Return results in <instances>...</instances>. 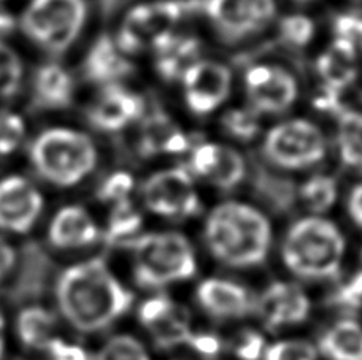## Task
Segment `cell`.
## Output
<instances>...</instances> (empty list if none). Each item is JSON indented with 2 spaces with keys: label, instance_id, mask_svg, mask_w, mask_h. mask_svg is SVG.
Wrapping results in <instances>:
<instances>
[{
  "label": "cell",
  "instance_id": "6da1fadb",
  "mask_svg": "<svg viewBox=\"0 0 362 360\" xmlns=\"http://www.w3.org/2000/svg\"><path fill=\"white\" fill-rule=\"evenodd\" d=\"M56 297L64 316L81 332H97L112 325L134 301V295L102 259L66 270L57 281Z\"/></svg>",
  "mask_w": 362,
  "mask_h": 360
},
{
  "label": "cell",
  "instance_id": "7a4b0ae2",
  "mask_svg": "<svg viewBox=\"0 0 362 360\" xmlns=\"http://www.w3.org/2000/svg\"><path fill=\"white\" fill-rule=\"evenodd\" d=\"M205 241L213 257L226 265L256 267L269 254L272 227L253 205L230 200L218 205L206 217Z\"/></svg>",
  "mask_w": 362,
  "mask_h": 360
},
{
  "label": "cell",
  "instance_id": "3957f363",
  "mask_svg": "<svg viewBox=\"0 0 362 360\" xmlns=\"http://www.w3.org/2000/svg\"><path fill=\"white\" fill-rule=\"evenodd\" d=\"M345 239L334 222L320 216L303 217L288 230L283 260L294 275L305 280L334 278L340 272Z\"/></svg>",
  "mask_w": 362,
  "mask_h": 360
},
{
  "label": "cell",
  "instance_id": "277c9868",
  "mask_svg": "<svg viewBox=\"0 0 362 360\" xmlns=\"http://www.w3.org/2000/svg\"><path fill=\"white\" fill-rule=\"evenodd\" d=\"M134 251L135 281L148 289H158L192 278L197 272L196 254L189 240L177 232L137 236Z\"/></svg>",
  "mask_w": 362,
  "mask_h": 360
},
{
  "label": "cell",
  "instance_id": "5b68a950",
  "mask_svg": "<svg viewBox=\"0 0 362 360\" xmlns=\"http://www.w3.org/2000/svg\"><path fill=\"white\" fill-rule=\"evenodd\" d=\"M35 170L56 186H74L97 165L94 141L72 128H51L38 135L30 146Z\"/></svg>",
  "mask_w": 362,
  "mask_h": 360
},
{
  "label": "cell",
  "instance_id": "8992f818",
  "mask_svg": "<svg viewBox=\"0 0 362 360\" xmlns=\"http://www.w3.org/2000/svg\"><path fill=\"white\" fill-rule=\"evenodd\" d=\"M85 0H32L23 15V30L53 54L67 51L85 25Z\"/></svg>",
  "mask_w": 362,
  "mask_h": 360
},
{
  "label": "cell",
  "instance_id": "52a82bcc",
  "mask_svg": "<svg viewBox=\"0 0 362 360\" xmlns=\"http://www.w3.org/2000/svg\"><path fill=\"white\" fill-rule=\"evenodd\" d=\"M262 152L280 169L305 170L326 157L327 141L315 122L296 118L270 128L262 141Z\"/></svg>",
  "mask_w": 362,
  "mask_h": 360
},
{
  "label": "cell",
  "instance_id": "ba28073f",
  "mask_svg": "<svg viewBox=\"0 0 362 360\" xmlns=\"http://www.w3.org/2000/svg\"><path fill=\"white\" fill-rule=\"evenodd\" d=\"M185 13L186 4L178 0H150L135 5L126 13L115 42L126 56L151 49L159 38L175 32Z\"/></svg>",
  "mask_w": 362,
  "mask_h": 360
},
{
  "label": "cell",
  "instance_id": "9c48e42d",
  "mask_svg": "<svg viewBox=\"0 0 362 360\" xmlns=\"http://www.w3.org/2000/svg\"><path fill=\"white\" fill-rule=\"evenodd\" d=\"M141 198L151 213L169 220H187L202 208L191 173L183 167L154 172L141 186Z\"/></svg>",
  "mask_w": 362,
  "mask_h": 360
},
{
  "label": "cell",
  "instance_id": "30bf717a",
  "mask_svg": "<svg viewBox=\"0 0 362 360\" xmlns=\"http://www.w3.org/2000/svg\"><path fill=\"white\" fill-rule=\"evenodd\" d=\"M205 15L226 43H240L269 28L276 15L275 0H206Z\"/></svg>",
  "mask_w": 362,
  "mask_h": 360
},
{
  "label": "cell",
  "instance_id": "8fae6325",
  "mask_svg": "<svg viewBox=\"0 0 362 360\" xmlns=\"http://www.w3.org/2000/svg\"><path fill=\"white\" fill-rule=\"evenodd\" d=\"M250 108L257 114H281L296 104L299 85L296 76L276 64H256L245 73Z\"/></svg>",
  "mask_w": 362,
  "mask_h": 360
},
{
  "label": "cell",
  "instance_id": "7c38bea8",
  "mask_svg": "<svg viewBox=\"0 0 362 360\" xmlns=\"http://www.w3.org/2000/svg\"><path fill=\"white\" fill-rule=\"evenodd\" d=\"M181 83L187 108L197 116H206L228 100L232 73L221 62L200 59L187 70Z\"/></svg>",
  "mask_w": 362,
  "mask_h": 360
},
{
  "label": "cell",
  "instance_id": "4fadbf2b",
  "mask_svg": "<svg viewBox=\"0 0 362 360\" xmlns=\"http://www.w3.org/2000/svg\"><path fill=\"white\" fill-rule=\"evenodd\" d=\"M191 170L211 186L230 191L240 184L247 175V162L234 148L219 143H202L191 154Z\"/></svg>",
  "mask_w": 362,
  "mask_h": 360
},
{
  "label": "cell",
  "instance_id": "5bb4252c",
  "mask_svg": "<svg viewBox=\"0 0 362 360\" xmlns=\"http://www.w3.org/2000/svg\"><path fill=\"white\" fill-rule=\"evenodd\" d=\"M145 104L141 95L119 83L105 85L99 97L90 105L88 119L103 132H118L144 116Z\"/></svg>",
  "mask_w": 362,
  "mask_h": 360
},
{
  "label": "cell",
  "instance_id": "9a60e30c",
  "mask_svg": "<svg viewBox=\"0 0 362 360\" xmlns=\"http://www.w3.org/2000/svg\"><path fill=\"white\" fill-rule=\"evenodd\" d=\"M43 208V198L34 186L21 176L0 181V229L25 234L34 226Z\"/></svg>",
  "mask_w": 362,
  "mask_h": 360
},
{
  "label": "cell",
  "instance_id": "2e32d148",
  "mask_svg": "<svg viewBox=\"0 0 362 360\" xmlns=\"http://www.w3.org/2000/svg\"><path fill=\"white\" fill-rule=\"evenodd\" d=\"M264 325L270 330L303 323L310 314V299L300 287L288 282H274L257 301Z\"/></svg>",
  "mask_w": 362,
  "mask_h": 360
},
{
  "label": "cell",
  "instance_id": "e0dca14e",
  "mask_svg": "<svg viewBox=\"0 0 362 360\" xmlns=\"http://www.w3.org/2000/svg\"><path fill=\"white\" fill-rule=\"evenodd\" d=\"M197 300L205 311L219 319L243 318L253 310L255 301L247 287L234 281L210 278L200 282Z\"/></svg>",
  "mask_w": 362,
  "mask_h": 360
},
{
  "label": "cell",
  "instance_id": "ac0fdd59",
  "mask_svg": "<svg viewBox=\"0 0 362 360\" xmlns=\"http://www.w3.org/2000/svg\"><path fill=\"white\" fill-rule=\"evenodd\" d=\"M154 68L164 81H180L194 64L200 61L202 43L197 37L185 34L165 35L153 44Z\"/></svg>",
  "mask_w": 362,
  "mask_h": 360
},
{
  "label": "cell",
  "instance_id": "d6986e66",
  "mask_svg": "<svg viewBox=\"0 0 362 360\" xmlns=\"http://www.w3.org/2000/svg\"><path fill=\"white\" fill-rule=\"evenodd\" d=\"M191 150V138L181 131L169 114L154 112L146 116L140 128L139 151L141 156L153 157L160 154H183Z\"/></svg>",
  "mask_w": 362,
  "mask_h": 360
},
{
  "label": "cell",
  "instance_id": "ffe728a7",
  "mask_svg": "<svg viewBox=\"0 0 362 360\" xmlns=\"http://www.w3.org/2000/svg\"><path fill=\"white\" fill-rule=\"evenodd\" d=\"M316 70L322 80V86L344 92V89L351 86L358 78V49L351 43L334 38V42L320 54Z\"/></svg>",
  "mask_w": 362,
  "mask_h": 360
},
{
  "label": "cell",
  "instance_id": "44dd1931",
  "mask_svg": "<svg viewBox=\"0 0 362 360\" xmlns=\"http://www.w3.org/2000/svg\"><path fill=\"white\" fill-rule=\"evenodd\" d=\"M132 72L134 66L113 38L108 35L97 38L85 61V75L90 81L113 85Z\"/></svg>",
  "mask_w": 362,
  "mask_h": 360
},
{
  "label": "cell",
  "instance_id": "7402d4cb",
  "mask_svg": "<svg viewBox=\"0 0 362 360\" xmlns=\"http://www.w3.org/2000/svg\"><path fill=\"white\" fill-rule=\"evenodd\" d=\"M99 239L93 217L81 207L62 208L49 226V241L56 248L70 249L93 244Z\"/></svg>",
  "mask_w": 362,
  "mask_h": 360
},
{
  "label": "cell",
  "instance_id": "603a6c76",
  "mask_svg": "<svg viewBox=\"0 0 362 360\" xmlns=\"http://www.w3.org/2000/svg\"><path fill=\"white\" fill-rule=\"evenodd\" d=\"M74 97V80L59 64H48L35 73L34 104L37 108L69 107Z\"/></svg>",
  "mask_w": 362,
  "mask_h": 360
},
{
  "label": "cell",
  "instance_id": "cb8c5ba5",
  "mask_svg": "<svg viewBox=\"0 0 362 360\" xmlns=\"http://www.w3.org/2000/svg\"><path fill=\"white\" fill-rule=\"evenodd\" d=\"M320 351L329 360H362V327L351 319L334 324L321 337Z\"/></svg>",
  "mask_w": 362,
  "mask_h": 360
},
{
  "label": "cell",
  "instance_id": "d4e9b609",
  "mask_svg": "<svg viewBox=\"0 0 362 360\" xmlns=\"http://www.w3.org/2000/svg\"><path fill=\"white\" fill-rule=\"evenodd\" d=\"M335 143L341 164L348 169L362 170V113L345 108L339 114Z\"/></svg>",
  "mask_w": 362,
  "mask_h": 360
},
{
  "label": "cell",
  "instance_id": "484cf974",
  "mask_svg": "<svg viewBox=\"0 0 362 360\" xmlns=\"http://www.w3.org/2000/svg\"><path fill=\"white\" fill-rule=\"evenodd\" d=\"M48 272V257L35 244H29L28 248H24L21 273L18 276V281L15 287H13L11 294L16 299H28L40 294L45 286V281H47Z\"/></svg>",
  "mask_w": 362,
  "mask_h": 360
},
{
  "label": "cell",
  "instance_id": "4316f807",
  "mask_svg": "<svg viewBox=\"0 0 362 360\" xmlns=\"http://www.w3.org/2000/svg\"><path fill=\"white\" fill-rule=\"evenodd\" d=\"M56 319L45 308H25L18 316V335L29 348H45L53 340Z\"/></svg>",
  "mask_w": 362,
  "mask_h": 360
},
{
  "label": "cell",
  "instance_id": "83f0119b",
  "mask_svg": "<svg viewBox=\"0 0 362 360\" xmlns=\"http://www.w3.org/2000/svg\"><path fill=\"white\" fill-rule=\"evenodd\" d=\"M148 332L151 333L154 343L163 349L186 344L187 338L192 333L189 313L185 306L175 304L163 319L148 327Z\"/></svg>",
  "mask_w": 362,
  "mask_h": 360
},
{
  "label": "cell",
  "instance_id": "f1b7e54d",
  "mask_svg": "<svg viewBox=\"0 0 362 360\" xmlns=\"http://www.w3.org/2000/svg\"><path fill=\"white\" fill-rule=\"evenodd\" d=\"M299 196L303 205L315 215H322L334 207L339 196L337 181L331 175L318 173L300 186Z\"/></svg>",
  "mask_w": 362,
  "mask_h": 360
},
{
  "label": "cell",
  "instance_id": "f546056e",
  "mask_svg": "<svg viewBox=\"0 0 362 360\" xmlns=\"http://www.w3.org/2000/svg\"><path fill=\"white\" fill-rule=\"evenodd\" d=\"M144 226V217L131 200L115 203L108 220L105 240L108 243H129Z\"/></svg>",
  "mask_w": 362,
  "mask_h": 360
},
{
  "label": "cell",
  "instance_id": "4dcf8cb0",
  "mask_svg": "<svg viewBox=\"0 0 362 360\" xmlns=\"http://www.w3.org/2000/svg\"><path fill=\"white\" fill-rule=\"evenodd\" d=\"M223 131L237 141H253L261 131L259 114L253 108H230L221 118Z\"/></svg>",
  "mask_w": 362,
  "mask_h": 360
},
{
  "label": "cell",
  "instance_id": "1f68e13d",
  "mask_svg": "<svg viewBox=\"0 0 362 360\" xmlns=\"http://www.w3.org/2000/svg\"><path fill=\"white\" fill-rule=\"evenodd\" d=\"M278 32L281 40L289 47L303 48L315 38L316 25L313 19L305 15H288L280 21Z\"/></svg>",
  "mask_w": 362,
  "mask_h": 360
},
{
  "label": "cell",
  "instance_id": "d6a6232c",
  "mask_svg": "<svg viewBox=\"0 0 362 360\" xmlns=\"http://www.w3.org/2000/svg\"><path fill=\"white\" fill-rule=\"evenodd\" d=\"M97 360H150V356L139 340L118 335L108 340L97 354Z\"/></svg>",
  "mask_w": 362,
  "mask_h": 360
},
{
  "label": "cell",
  "instance_id": "836d02e7",
  "mask_svg": "<svg viewBox=\"0 0 362 360\" xmlns=\"http://www.w3.org/2000/svg\"><path fill=\"white\" fill-rule=\"evenodd\" d=\"M23 78V66L10 47L0 43V97L16 94Z\"/></svg>",
  "mask_w": 362,
  "mask_h": 360
},
{
  "label": "cell",
  "instance_id": "e575fe53",
  "mask_svg": "<svg viewBox=\"0 0 362 360\" xmlns=\"http://www.w3.org/2000/svg\"><path fill=\"white\" fill-rule=\"evenodd\" d=\"M327 304L341 311L354 313L362 308V270L351 275L335 289Z\"/></svg>",
  "mask_w": 362,
  "mask_h": 360
},
{
  "label": "cell",
  "instance_id": "d590c367",
  "mask_svg": "<svg viewBox=\"0 0 362 360\" xmlns=\"http://www.w3.org/2000/svg\"><path fill=\"white\" fill-rule=\"evenodd\" d=\"M318 352L313 344L300 340H288L269 346L264 352V360H316Z\"/></svg>",
  "mask_w": 362,
  "mask_h": 360
},
{
  "label": "cell",
  "instance_id": "8d00e7d4",
  "mask_svg": "<svg viewBox=\"0 0 362 360\" xmlns=\"http://www.w3.org/2000/svg\"><path fill=\"white\" fill-rule=\"evenodd\" d=\"M134 189V176L127 172H115L97 191V197L107 203H119L129 200V194Z\"/></svg>",
  "mask_w": 362,
  "mask_h": 360
},
{
  "label": "cell",
  "instance_id": "74e56055",
  "mask_svg": "<svg viewBox=\"0 0 362 360\" xmlns=\"http://www.w3.org/2000/svg\"><path fill=\"white\" fill-rule=\"evenodd\" d=\"M230 349L238 360H261L266 352V342L261 333L245 329L232 338Z\"/></svg>",
  "mask_w": 362,
  "mask_h": 360
},
{
  "label": "cell",
  "instance_id": "f35d334b",
  "mask_svg": "<svg viewBox=\"0 0 362 360\" xmlns=\"http://www.w3.org/2000/svg\"><path fill=\"white\" fill-rule=\"evenodd\" d=\"M334 35L339 40L351 43L354 48H362V15L358 11H345L335 15L332 23Z\"/></svg>",
  "mask_w": 362,
  "mask_h": 360
},
{
  "label": "cell",
  "instance_id": "ab89813d",
  "mask_svg": "<svg viewBox=\"0 0 362 360\" xmlns=\"http://www.w3.org/2000/svg\"><path fill=\"white\" fill-rule=\"evenodd\" d=\"M24 137V122L8 112H0V156L13 152Z\"/></svg>",
  "mask_w": 362,
  "mask_h": 360
},
{
  "label": "cell",
  "instance_id": "60d3db41",
  "mask_svg": "<svg viewBox=\"0 0 362 360\" xmlns=\"http://www.w3.org/2000/svg\"><path fill=\"white\" fill-rule=\"evenodd\" d=\"M173 305H175V301H172L165 295H156V297L148 299L139 310L140 323L148 329L154 323H158L159 319H163L172 310Z\"/></svg>",
  "mask_w": 362,
  "mask_h": 360
},
{
  "label": "cell",
  "instance_id": "b9f144b4",
  "mask_svg": "<svg viewBox=\"0 0 362 360\" xmlns=\"http://www.w3.org/2000/svg\"><path fill=\"white\" fill-rule=\"evenodd\" d=\"M187 346L200 354L205 359H215L219 352H221L223 348V342L221 338L216 337L215 333H205V332H199V333H191L189 338L186 342Z\"/></svg>",
  "mask_w": 362,
  "mask_h": 360
},
{
  "label": "cell",
  "instance_id": "7bdbcfd3",
  "mask_svg": "<svg viewBox=\"0 0 362 360\" xmlns=\"http://www.w3.org/2000/svg\"><path fill=\"white\" fill-rule=\"evenodd\" d=\"M313 105L318 112L334 114L335 118L345 110L344 104H341V92L337 89L327 88V86H320L318 92H316L313 99Z\"/></svg>",
  "mask_w": 362,
  "mask_h": 360
},
{
  "label": "cell",
  "instance_id": "ee69618b",
  "mask_svg": "<svg viewBox=\"0 0 362 360\" xmlns=\"http://www.w3.org/2000/svg\"><path fill=\"white\" fill-rule=\"evenodd\" d=\"M53 360H89L86 351L76 344H69L62 340L53 338L47 346Z\"/></svg>",
  "mask_w": 362,
  "mask_h": 360
},
{
  "label": "cell",
  "instance_id": "f6af8a7d",
  "mask_svg": "<svg viewBox=\"0 0 362 360\" xmlns=\"http://www.w3.org/2000/svg\"><path fill=\"white\" fill-rule=\"evenodd\" d=\"M348 213L353 222L362 229V183L354 186L348 196Z\"/></svg>",
  "mask_w": 362,
  "mask_h": 360
},
{
  "label": "cell",
  "instance_id": "bcb514c9",
  "mask_svg": "<svg viewBox=\"0 0 362 360\" xmlns=\"http://www.w3.org/2000/svg\"><path fill=\"white\" fill-rule=\"evenodd\" d=\"M16 254L8 243L0 239V280L15 265Z\"/></svg>",
  "mask_w": 362,
  "mask_h": 360
},
{
  "label": "cell",
  "instance_id": "7dc6e473",
  "mask_svg": "<svg viewBox=\"0 0 362 360\" xmlns=\"http://www.w3.org/2000/svg\"><path fill=\"white\" fill-rule=\"evenodd\" d=\"M15 29V19L8 13L0 11V37L8 35Z\"/></svg>",
  "mask_w": 362,
  "mask_h": 360
},
{
  "label": "cell",
  "instance_id": "c3c4849f",
  "mask_svg": "<svg viewBox=\"0 0 362 360\" xmlns=\"http://www.w3.org/2000/svg\"><path fill=\"white\" fill-rule=\"evenodd\" d=\"M4 352V318L0 314V357H2Z\"/></svg>",
  "mask_w": 362,
  "mask_h": 360
},
{
  "label": "cell",
  "instance_id": "681fc988",
  "mask_svg": "<svg viewBox=\"0 0 362 360\" xmlns=\"http://www.w3.org/2000/svg\"><path fill=\"white\" fill-rule=\"evenodd\" d=\"M296 2H302L303 4V2H310V0H296Z\"/></svg>",
  "mask_w": 362,
  "mask_h": 360
},
{
  "label": "cell",
  "instance_id": "f907efd6",
  "mask_svg": "<svg viewBox=\"0 0 362 360\" xmlns=\"http://www.w3.org/2000/svg\"><path fill=\"white\" fill-rule=\"evenodd\" d=\"M361 259H362V253H361Z\"/></svg>",
  "mask_w": 362,
  "mask_h": 360
}]
</instances>
